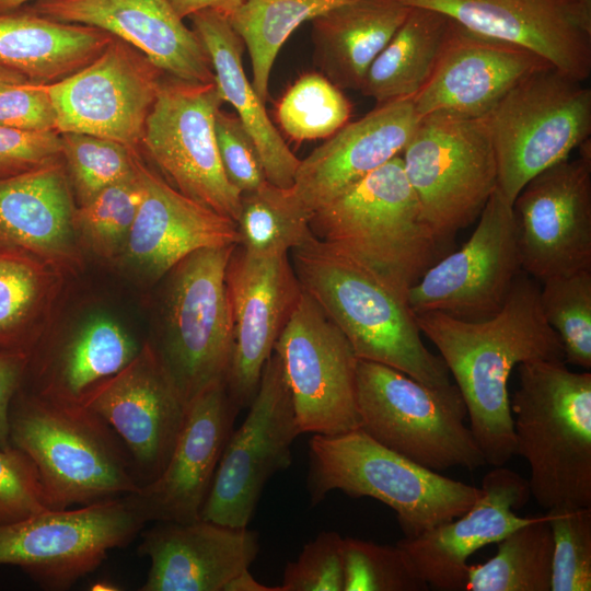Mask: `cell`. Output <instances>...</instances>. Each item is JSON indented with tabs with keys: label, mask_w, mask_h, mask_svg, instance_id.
Returning a JSON list of instances; mask_svg holds the SVG:
<instances>
[{
	"label": "cell",
	"mask_w": 591,
	"mask_h": 591,
	"mask_svg": "<svg viewBox=\"0 0 591 591\" xmlns=\"http://www.w3.org/2000/svg\"><path fill=\"white\" fill-rule=\"evenodd\" d=\"M310 217L290 188L266 182L241 195L237 245L255 255L289 254L314 236Z\"/></svg>",
	"instance_id": "obj_37"
},
{
	"label": "cell",
	"mask_w": 591,
	"mask_h": 591,
	"mask_svg": "<svg viewBox=\"0 0 591 591\" xmlns=\"http://www.w3.org/2000/svg\"><path fill=\"white\" fill-rule=\"evenodd\" d=\"M399 0H354L311 21L313 59L340 90H360L374 58L404 22Z\"/></svg>",
	"instance_id": "obj_30"
},
{
	"label": "cell",
	"mask_w": 591,
	"mask_h": 591,
	"mask_svg": "<svg viewBox=\"0 0 591 591\" xmlns=\"http://www.w3.org/2000/svg\"><path fill=\"white\" fill-rule=\"evenodd\" d=\"M344 591H428L407 553L395 545L344 537Z\"/></svg>",
	"instance_id": "obj_42"
},
{
	"label": "cell",
	"mask_w": 591,
	"mask_h": 591,
	"mask_svg": "<svg viewBox=\"0 0 591 591\" xmlns=\"http://www.w3.org/2000/svg\"><path fill=\"white\" fill-rule=\"evenodd\" d=\"M310 229L318 241L406 294L436 263L441 244L424 217L401 154L315 210Z\"/></svg>",
	"instance_id": "obj_4"
},
{
	"label": "cell",
	"mask_w": 591,
	"mask_h": 591,
	"mask_svg": "<svg viewBox=\"0 0 591 591\" xmlns=\"http://www.w3.org/2000/svg\"><path fill=\"white\" fill-rule=\"evenodd\" d=\"M583 1H586V2H588V3H591V0H583Z\"/></svg>",
	"instance_id": "obj_55"
},
{
	"label": "cell",
	"mask_w": 591,
	"mask_h": 591,
	"mask_svg": "<svg viewBox=\"0 0 591 591\" xmlns=\"http://www.w3.org/2000/svg\"><path fill=\"white\" fill-rule=\"evenodd\" d=\"M546 511L553 535L551 591H590L591 507L556 506Z\"/></svg>",
	"instance_id": "obj_43"
},
{
	"label": "cell",
	"mask_w": 591,
	"mask_h": 591,
	"mask_svg": "<svg viewBox=\"0 0 591 591\" xmlns=\"http://www.w3.org/2000/svg\"><path fill=\"white\" fill-rule=\"evenodd\" d=\"M401 157L441 243L475 221L497 188L496 158L480 119L420 118Z\"/></svg>",
	"instance_id": "obj_10"
},
{
	"label": "cell",
	"mask_w": 591,
	"mask_h": 591,
	"mask_svg": "<svg viewBox=\"0 0 591 591\" xmlns=\"http://www.w3.org/2000/svg\"><path fill=\"white\" fill-rule=\"evenodd\" d=\"M81 404L119 438L140 485L154 480L164 470L188 405L150 343L123 370L90 391Z\"/></svg>",
	"instance_id": "obj_19"
},
{
	"label": "cell",
	"mask_w": 591,
	"mask_h": 591,
	"mask_svg": "<svg viewBox=\"0 0 591 591\" xmlns=\"http://www.w3.org/2000/svg\"><path fill=\"white\" fill-rule=\"evenodd\" d=\"M354 0H245L228 19L242 38L252 63V84L265 103L274 62L302 23Z\"/></svg>",
	"instance_id": "obj_35"
},
{
	"label": "cell",
	"mask_w": 591,
	"mask_h": 591,
	"mask_svg": "<svg viewBox=\"0 0 591 591\" xmlns=\"http://www.w3.org/2000/svg\"><path fill=\"white\" fill-rule=\"evenodd\" d=\"M90 590L112 591V590H119V588L116 584L112 583L111 581L101 580L91 584Z\"/></svg>",
	"instance_id": "obj_54"
},
{
	"label": "cell",
	"mask_w": 591,
	"mask_h": 591,
	"mask_svg": "<svg viewBox=\"0 0 591 591\" xmlns=\"http://www.w3.org/2000/svg\"><path fill=\"white\" fill-rule=\"evenodd\" d=\"M0 126L24 131H57L56 111L43 83L27 81L1 91Z\"/></svg>",
	"instance_id": "obj_47"
},
{
	"label": "cell",
	"mask_w": 591,
	"mask_h": 591,
	"mask_svg": "<svg viewBox=\"0 0 591 591\" xmlns=\"http://www.w3.org/2000/svg\"><path fill=\"white\" fill-rule=\"evenodd\" d=\"M309 459L312 506L334 490L373 498L395 511L405 537L460 517L483 493L387 449L360 428L336 436L313 434Z\"/></svg>",
	"instance_id": "obj_6"
},
{
	"label": "cell",
	"mask_w": 591,
	"mask_h": 591,
	"mask_svg": "<svg viewBox=\"0 0 591 591\" xmlns=\"http://www.w3.org/2000/svg\"><path fill=\"white\" fill-rule=\"evenodd\" d=\"M165 74L140 50L114 36L89 65L43 85L53 101L59 134L97 136L140 150Z\"/></svg>",
	"instance_id": "obj_17"
},
{
	"label": "cell",
	"mask_w": 591,
	"mask_h": 591,
	"mask_svg": "<svg viewBox=\"0 0 591 591\" xmlns=\"http://www.w3.org/2000/svg\"><path fill=\"white\" fill-rule=\"evenodd\" d=\"M359 428L376 442L436 472L487 465L470 427L465 402L451 383L429 386L390 366L358 360Z\"/></svg>",
	"instance_id": "obj_7"
},
{
	"label": "cell",
	"mask_w": 591,
	"mask_h": 591,
	"mask_svg": "<svg viewBox=\"0 0 591 591\" xmlns=\"http://www.w3.org/2000/svg\"><path fill=\"white\" fill-rule=\"evenodd\" d=\"M26 5L55 21L105 31L140 50L167 76L215 82L202 44L169 0H36Z\"/></svg>",
	"instance_id": "obj_25"
},
{
	"label": "cell",
	"mask_w": 591,
	"mask_h": 591,
	"mask_svg": "<svg viewBox=\"0 0 591 591\" xmlns=\"http://www.w3.org/2000/svg\"><path fill=\"white\" fill-rule=\"evenodd\" d=\"M73 193L60 158L0 179V251L31 255L58 271L81 262Z\"/></svg>",
	"instance_id": "obj_28"
},
{
	"label": "cell",
	"mask_w": 591,
	"mask_h": 591,
	"mask_svg": "<svg viewBox=\"0 0 591 591\" xmlns=\"http://www.w3.org/2000/svg\"><path fill=\"white\" fill-rule=\"evenodd\" d=\"M141 198L142 186L135 160L132 176L107 186L88 202L76 207L73 223L80 242H84L99 256L117 258Z\"/></svg>",
	"instance_id": "obj_40"
},
{
	"label": "cell",
	"mask_w": 591,
	"mask_h": 591,
	"mask_svg": "<svg viewBox=\"0 0 591 591\" xmlns=\"http://www.w3.org/2000/svg\"><path fill=\"white\" fill-rule=\"evenodd\" d=\"M419 118L413 97L378 104L300 160L290 188L311 216L345 189L399 155Z\"/></svg>",
	"instance_id": "obj_26"
},
{
	"label": "cell",
	"mask_w": 591,
	"mask_h": 591,
	"mask_svg": "<svg viewBox=\"0 0 591 591\" xmlns=\"http://www.w3.org/2000/svg\"><path fill=\"white\" fill-rule=\"evenodd\" d=\"M343 541L337 532L323 531L308 542L286 565L280 591H344Z\"/></svg>",
	"instance_id": "obj_44"
},
{
	"label": "cell",
	"mask_w": 591,
	"mask_h": 591,
	"mask_svg": "<svg viewBox=\"0 0 591 591\" xmlns=\"http://www.w3.org/2000/svg\"><path fill=\"white\" fill-rule=\"evenodd\" d=\"M176 13L189 18L194 13L211 10L229 18L245 0H169Z\"/></svg>",
	"instance_id": "obj_50"
},
{
	"label": "cell",
	"mask_w": 591,
	"mask_h": 591,
	"mask_svg": "<svg viewBox=\"0 0 591 591\" xmlns=\"http://www.w3.org/2000/svg\"><path fill=\"white\" fill-rule=\"evenodd\" d=\"M248 408L225 442L200 519L247 528L267 482L291 464V447L301 433L275 351Z\"/></svg>",
	"instance_id": "obj_14"
},
{
	"label": "cell",
	"mask_w": 591,
	"mask_h": 591,
	"mask_svg": "<svg viewBox=\"0 0 591 591\" xmlns=\"http://www.w3.org/2000/svg\"><path fill=\"white\" fill-rule=\"evenodd\" d=\"M61 159L78 206L102 189L135 174L140 150L117 141L78 132H61Z\"/></svg>",
	"instance_id": "obj_41"
},
{
	"label": "cell",
	"mask_w": 591,
	"mask_h": 591,
	"mask_svg": "<svg viewBox=\"0 0 591 591\" xmlns=\"http://www.w3.org/2000/svg\"><path fill=\"white\" fill-rule=\"evenodd\" d=\"M552 66L532 50L450 20L433 71L413 97L418 118L479 119L511 89Z\"/></svg>",
	"instance_id": "obj_20"
},
{
	"label": "cell",
	"mask_w": 591,
	"mask_h": 591,
	"mask_svg": "<svg viewBox=\"0 0 591 591\" xmlns=\"http://www.w3.org/2000/svg\"><path fill=\"white\" fill-rule=\"evenodd\" d=\"M449 22L439 11L410 7L370 65L359 91L378 104L414 97L433 71Z\"/></svg>",
	"instance_id": "obj_33"
},
{
	"label": "cell",
	"mask_w": 591,
	"mask_h": 591,
	"mask_svg": "<svg viewBox=\"0 0 591 591\" xmlns=\"http://www.w3.org/2000/svg\"><path fill=\"white\" fill-rule=\"evenodd\" d=\"M478 218L466 243L407 290L414 314L437 311L477 322L501 310L522 271L512 205L496 188Z\"/></svg>",
	"instance_id": "obj_16"
},
{
	"label": "cell",
	"mask_w": 591,
	"mask_h": 591,
	"mask_svg": "<svg viewBox=\"0 0 591 591\" xmlns=\"http://www.w3.org/2000/svg\"><path fill=\"white\" fill-rule=\"evenodd\" d=\"M531 178L513 204L522 271L540 283L591 269V144Z\"/></svg>",
	"instance_id": "obj_15"
},
{
	"label": "cell",
	"mask_w": 591,
	"mask_h": 591,
	"mask_svg": "<svg viewBox=\"0 0 591 591\" xmlns=\"http://www.w3.org/2000/svg\"><path fill=\"white\" fill-rule=\"evenodd\" d=\"M540 303L558 335L566 363L591 369V269L540 283Z\"/></svg>",
	"instance_id": "obj_38"
},
{
	"label": "cell",
	"mask_w": 591,
	"mask_h": 591,
	"mask_svg": "<svg viewBox=\"0 0 591 591\" xmlns=\"http://www.w3.org/2000/svg\"><path fill=\"white\" fill-rule=\"evenodd\" d=\"M510 399L514 455L530 466V491L548 510L591 507V373L563 360L518 367Z\"/></svg>",
	"instance_id": "obj_3"
},
{
	"label": "cell",
	"mask_w": 591,
	"mask_h": 591,
	"mask_svg": "<svg viewBox=\"0 0 591 591\" xmlns=\"http://www.w3.org/2000/svg\"><path fill=\"white\" fill-rule=\"evenodd\" d=\"M36 0H0V13L16 10Z\"/></svg>",
	"instance_id": "obj_53"
},
{
	"label": "cell",
	"mask_w": 591,
	"mask_h": 591,
	"mask_svg": "<svg viewBox=\"0 0 591 591\" xmlns=\"http://www.w3.org/2000/svg\"><path fill=\"white\" fill-rule=\"evenodd\" d=\"M479 119L493 144L497 189L512 205L531 178L590 139L591 90L548 66L522 80Z\"/></svg>",
	"instance_id": "obj_8"
},
{
	"label": "cell",
	"mask_w": 591,
	"mask_h": 591,
	"mask_svg": "<svg viewBox=\"0 0 591 591\" xmlns=\"http://www.w3.org/2000/svg\"><path fill=\"white\" fill-rule=\"evenodd\" d=\"M415 316L455 380L486 463L506 465L514 455L508 392L512 370L522 362L565 361L561 341L541 309L540 282L521 271L501 310L484 321L437 311Z\"/></svg>",
	"instance_id": "obj_1"
},
{
	"label": "cell",
	"mask_w": 591,
	"mask_h": 591,
	"mask_svg": "<svg viewBox=\"0 0 591 591\" xmlns=\"http://www.w3.org/2000/svg\"><path fill=\"white\" fill-rule=\"evenodd\" d=\"M136 169L142 198L118 257L141 278L155 282L197 250L239 244L233 220L173 188L140 153Z\"/></svg>",
	"instance_id": "obj_24"
},
{
	"label": "cell",
	"mask_w": 591,
	"mask_h": 591,
	"mask_svg": "<svg viewBox=\"0 0 591 591\" xmlns=\"http://www.w3.org/2000/svg\"><path fill=\"white\" fill-rule=\"evenodd\" d=\"M225 281L234 338L225 384L241 409L255 397L264 366L302 288L289 254L255 255L240 245L229 258Z\"/></svg>",
	"instance_id": "obj_18"
},
{
	"label": "cell",
	"mask_w": 591,
	"mask_h": 591,
	"mask_svg": "<svg viewBox=\"0 0 591 591\" xmlns=\"http://www.w3.org/2000/svg\"><path fill=\"white\" fill-rule=\"evenodd\" d=\"M49 509L33 461L20 449L0 448V524Z\"/></svg>",
	"instance_id": "obj_45"
},
{
	"label": "cell",
	"mask_w": 591,
	"mask_h": 591,
	"mask_svg": "<svg viewBox=\"0 0 591 591\" xmlns=\"http://www.w3.org/2000/svg\"><path fill=\"white\" fill-rule=\"evenodd\" d=\"M30 355L0 349V448L10 447V408L27 372Z\"/></svg>",
	"instance_id": "obj_49"
},
{
	"label": "cell",
	"mask_w": 591,
	"mask_h": 591,
	"mask_svg": "<svg viewBox=\"0 0 591 591\" xmlns=\"http://www.w3.org/2000/svg\"><path fill=\"white\" fill-rule=\"evenodd\" d=\"M553 535L545 514L497 542V553L470 565L466 591H551Z\"/></svg>",
	"instance_id": "obj_36"
},
{
	"label": "cell",
	"mask_w": 591,
	"mask_h": 591,
	"mask_svg": "<svg viewBox=\"0 0 591 591\" xmlns=\"http://www.w3.org/2000/svg\"><path fill=\"white\" fill-rule=\"evenodd\" d=\"M114 36L43 16L27 5L0 13V63L37 83L61 80L94 60Z\"/></svg>",
	"instance_id": "obj_31"
},
{
	"label": "cell",
	"mask_w": 591,
	"mask_h": 591,
	"mask_svg": "<svg viewBox=\"0 0 591 591\" xmlns=\"http://www.w3.org/2000/svg\"><path fill=\"white\" fill-rule=\"evenodd\" d=\"M60 157L59 132L0 126V179L26 173Z\"/></svg>",
	"instance_id": "obj_48"
},
{
	"label": "cell",
	"mask_w": 591,
	"mask_h": 591,
	"mask_svg": "<svg viewBox=\"0 0 591 591\" xmlns=\"http://www.w3.org/2000/svg\"><path fill=\"white\" fill-rule=\"evenodd\" d=\"M61 273L14 251H0V349L31 355L46 328Z\"/></svg>",
	"instance_id": "obj_34"
},
{
	"label": "cell",
	"mask_w": 591,
	"mask_h": 591,
	"mask_svg": "<svg viewBox=\"0 0 591 591\" xmlns=\"http://www.w3.org/2000/svg\"><path fill=\"white\" fill-rule=\"evenodd\" d=\"M239 410L225 381L213 383L188 403L184 424L164 470L154 480L128 495L146 523L200 519Z\"/></svg>",
	"instance_id": "obj_22"
},
{
	"label": "cell",
	"mask_w": 591,
	"mask_h": 591,
	"mask_svg": "<svg viewBox=\"0 0 591 591\" xmlns=\"http://www.w3.org/2000/svg\"><path fill=\"white\" fill-rule=\"evenodd\" d=\"M22 73L0 63V92L7 88L27 82Z\"/></svg>",
	"instance_id": "obj_52"
},
{
	"label": "cell",
	"mask_w": 591,
	"mask_h": 591,
	"mask_svg": "<svg viewBox=\"0 0 591 591\" xmlns=\"http://www.w3.org/2000/svg\"><path fill=\"white\" fill-rule=\"evenodd\" d=\"M224 591H280L279 587H268L258 582L250 569L235 576L224 588Z\"/></svg>",
	"instance_id": "obj_51"
},
{
	"label": "cell",
	"mask_w": 591,
	"mask_h": 591,
	"mask_svg": "<svg viewBox=\"0 0 591 591\" xmlns=\"http://www.w3.org/2000/svg\"><path fill=\"white\" fill-rule=\"evenodd\" d=\"M480 488V497L460 517L397 542L429 589L466 590L468 557L531 519L515 513L531 497L529 480L519 473L494 466Z\"/></svg>",
	"instance_id": "obj_23"
},
{
	"label": "cell",
	"mask_w": 591,
	"mask_h": 591,
	"mask_svg": "<svg viewBox=\"0 0 591 591\" xmlns=\"http://www.w3.org/2000/svg\"><path fill=\"white\" fill-rule=\"evenodd\" d=\"M351 105L343 90L317 72L300 77L283 94L277 117L293 140L328 138L346 125Z\"/></svg>",
	"instance_id": "obj_39"
},
{
	"label": "cell",
	"mask_w": 591,
	"mask_h": 591,
	"mask_svg": "<svg viewBox=\"0 0 591 591\" xmlns=\"http://www.w3.org/2000/svg\"><path fill=\"white\" fill-rule=\"evenodd\" d=\"M274 351L300 433L336 436L359 428V359L343 332L303 290Z\"/></svg>",
	"instance_id": "obj_13"
},
{
	"label": "cell",
	"mask_w": 591,
	"mask_h": 591,
	"mask_svg": "<svg viewBox=\"0 0 591 591\" xmlns=\"http://www.w3.org/2000/svg\"><path fill=\"white\" fill-rule=\"evenodd\" d=\"M522 46L584 82L591 73V3L583 0H399Z\"/></svg>",
	"instance_id": "obj_21"
},
{
	"label": "cell",
	"mask_w": 591,
	"mask_h": 591,
	"mask_svg": "<svg viewBox=\"0 0 591 591\" xmlns=\"http://www.w3.org/2000/svg\"><path fill=\"white\" fill-rule=\"evenodd\" d=\"M9 420L10 444L35 464L49 509L85 506L140 489L126 448L84 405L20 396L12 401Z\"/></svg>",
	"instance_id": "obj_5"
},
{
	"label": "cell",
	"mask_w": 591,
	"mask_h": 591,
	"mask_svg": "<svg viewBox=\"0 0 591 591\" xmlns=\"http://www.w3.org/2000/svg\"><path fill=\"white\" fill-rule=\"evenodd\" d=\"M140 349L119 324L96 317L63 343L49 362L42 363L45 383L35 395L81 404L90 391L130 363Z\"/></svg>",
	"instance_id": "obj_32"
},
{
	"label": "cell",
	"mask_w": 591,
	"mask_h": 591,
	"mask_svg": "<svg viewBox=\"0 0 591 591\" xmlns=\"http://www.w3.org/2000/svg\"><path fill=\"white\" fill-rule=\"evenodd\" d=\"M144 524L128 495L79 509H46L0 524V565L21 567L47 590H67Z\"/></svg>",
	"instance_id": "obj_12"
},
{
	"label": "cell",
	"mask_w": 591,
	"mask_h": 591,
	"mask_svg": "<svg viewBox=\"0 0 591 591\" xmlns=\"http://www.w3.org/2000/svg\"><path fill=\"white\" fill-rule=\"evenodd\" d=\"M222 103L216 82H192L165 74L148 115L140 149L173 188L236 223L242 194L224 174L215 135Z\"/></svg>",
	"instance_id": "obj_11"
},
{
	"label": "cell",
	"mask_w": 591,
	"mask_h": 591,
	"mask_svg": "<svg viewBox=\"0 0 591 591\" xmlns=\"http://www.w3.org/2000/svg\"><path fill=\"white\" fill-rule=\"evenodd\" d=\"M141 537L150 568L140 591H224L259 552L256 531L204 519L155 522Z\"/></svg>",
	"instance_id": "obj_27"
},
{
	"label": "cell",
	"mask_w": 591,
	"mask_h": 591,
	"mask_svg": "<svg viewBox=\"0 0 591 591\" xmlns=\"http://www.w3.org/2000/svg\"><path fill=\"white\" fill-rule=\"evenodd\" d=\"M237 244L197 250L164 277L159 343L151 345L188 404L225 381L234 338L225 270Z\"/></svg>",
	"instance_id": "obj_9"
},
{
	"label": "cell",
	"mask_w": 591,
	"mask_h": 591,
	"mask_svg": "<svg viewBox=\"0 0 591 591\" xmlns=\"http://www.w3.org/2000/svg\"><path fill=\"white\" fill-rule=\"evenodd\" d=\"M189 19L209 57L222 101L233 106L256 143L267 182L280 188H291L300 159L269 119L265 103L244 71L242 53L245 46L242 38L229 19L218 12L205 10Z\"/></svg>",
	"instance_id": "obj_29"
},
{
	"label": "cell",
	"mask_w": 591,
	"mask_h": 591,
	"mask_svg": "<svg viewBox=\"0 0 591 591\" xmlns=\"http://www.w3.org/2000/svg\"><path fill=\"white\" fill-rule=\"evenodd\" d=\"M304 292L343 332L358 359L395 368L433 387L451 384L421 339L407 294L313 236L289 252Z\"/></svg>",
	"instance_id": "obj_2"
},
{
	"label": "cell",
	"mask_w": 591,
	"mask_h": 591,
	"mask_svg": "<svg viewBox=\"0 0 591 591\" xmlns=\"http://www.w3.org/2000/svg\"><path fill=\"white\" fill-rule=\"evenodd\" d=\"M215 135L224 174L241 194L267 182L256 143L236 114L220 108L215 119Z\"/></svg>",
	"instance_id": "obj_46"
}]
</instances>
